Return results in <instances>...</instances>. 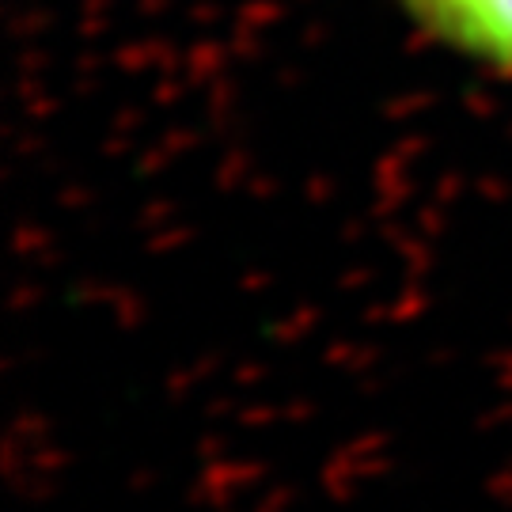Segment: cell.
Returning <instances> with one entry per match:
<instances>
[{"instance_id": "1", "label": "cell", "mask_w": 512, "mask_h": 512, "mask_svg": "<svg viewBox=\"0 0 512 512\" xmlns=\"http://www.w3.org/2000/svg\"><path fill=\"white\" fill-rule=\"evenodd\" d=\"M406 19L478 69L512 80V0H399Z\"/></svg>"}]
</instances>
